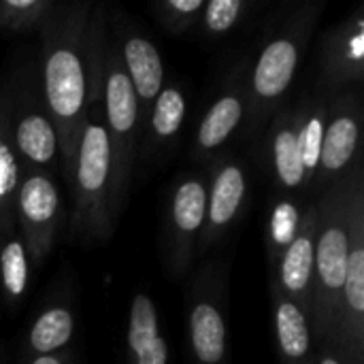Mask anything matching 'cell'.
Returning a JSON list of instances; mask_svg holds the SVG:
<instances>
[{
	"label": "cell",
	"mask_w": 364,
	"mask_h": 364,
	"mask_svg": "<svg viewBox=\"0 0 364 364\" xmlns=\"http://www.w3.org/2000/svg\"><path fill=\"white\" fill-rule=\"evenodd\" d=\"M21 181V162L13 147L4 85L0 77V237H17L15 196Z\"/></svg>",
	"instance_id": "cell-20"
},
{
	"label": "cell",
	"mask_w": 364,
	"mask_h": 364,
	"mask_svg": "<svg viewBox=\"0 0 364 364\" xmlns=\"http://www.w3.org/2000/svg\"><path fill=\"white\" fill-rule=\"evenodd\" d=\"M30 282V258L17 237H0V294L6 305H17Z\"/></svg>",
	"instance_id": "cell-25"
},
{
	"label": "cell",
	"mask_w": 364,
	"mask_h": 364,
	"mask_svg": "<svg viewBox=\"0 0 364 364\" xmlns=\"http://www.w3.org/2000/svg\"><path fill=\"white\" fill-rule=\"evenodd\" d=\"M320 77L316 90L335 94L356 90L364 79V11L356 6L339 23L328 28L318 43Z\"/></svg>",
	"instance_id": "cell-12"
},
{
	"label": "cell",
	"mask_w": 364,
	"mask_h": 364,
	"mask_svg": "<svg viewBox=\"0 0 364 364\" xmlns=\"http://www.w3.org/2000/svg\"><path fill=\"white\" fill-rule=\"evenodd\" d=\"M28 364H68V360L58 352V354H49V356H34Z\"/></svg>",
	"instance_id": "cell-30"
},
{
	"label": "cell",
	"mask_w": 364,
	"mask_h": 364,
	"mask_svg": "<svg viewBox=\"0 0 364 364\" xmlns=\"http://www.w3.org/2000/svg\"><path fill=\"white\" fill-rule=\"evenodd\" d=\"M247 119V58L237 64L220 94L213 98L209 109L198 122L192 143V158L198 162L211 160L218 151L235 136L237 130L245 128Z\"/></svg>",
	"instance_id": "cell-15"
},
{
	"label": "cell",
	"mask_w": 364,
	"mask_h": 364,
	"mask_svg": "<svg viewBox=\"0 0 364 364\" xmlns=\"http://www.w3.org/2000/svg\"><path fill=\"white\" fill-rule=\"evenodd\" d=\"M9 130L21 168L41 171L60 177V143L58 130L45 105L36 55L19 49L2 77Z\"/></svg>",
	"instance_id": "cell-5"
},
{
	"label": "cell",
	"mask_w": 364,
	"mask_h": 364,
	"mask_svg": "<svg viewBox=\"0 0 364 364\" xmlns=\"http://www.w3.org/2000/svg\"><path fill=\"white\" fill-rule=\"evenodd\" d=\"M322 2H305L275 21L258 53L247 58V119L245 139H260L271 117L288 102L301 60L318 23Z\"/></svg>",
	"instance_id": "cell-4"
},
{
	"label": "cell",
	"mask_w": 364,
	"mask_h": 364,
	"mask_svg": "<svg viewBox=\"0 0 364 364\" xmlns=\"http://www.w3.org/2000/svg\"><path fill=\"white\" fill-rule=\"evenodd\" d=\"M271 301L279 364H314L316 346L307 314L275 286H271Z\"/></svg>",
	"instance_id": "cell-18"
},
{
	"label": "cell",
	"mask_w": 364,
	"mask_h": 364,
	"mask_svg": "<svg viewBox=\"0 0 364 364\" xmlns=\"http://www.w3.org/2000/svg\"><path fill=\"white\" fill-rule=\"evenodd\" d=\"M360 128L363 102L358 90H343L326 96V122L318 171L309 188V198L316 200L333 183L350 177L360 164Z\"/></svg>",
	"instance_id": "cell-7"
},
{
	"label": "cell",
	"mask_w": 364,
	"mask_h": 364,
	"mask_svg": "<svg viewBox=\"0 0 364 364\" xmlns=\"http://www.w3.org/2000/svg\"><path fill=\"white\" fill-rule=\"evenodd\" d=\"M53 9L51 0H0V34H38Z\"/></svg>",
	"instance_id": "cell-26"
},
{
	"label": "cell",
	"mask_w": 364,
	"mask_h": 364,
	"mask_svg": "<svg viewBox=\"0 0 364 364\" xmlns=\"http://www.w3.org/2000/svg\"><path fill=\"white\" fill-rule=\"evenodd\" d=\"M207 213V179L181 177L168 192L162 222V256L171 279L181 282L196 258Z\"/></svg>",
	"instance_id": "cell-9"
},
{
	"label": "cell",
	"mask_w": 364,
	"mask_h": 364,
	"mask_svg": "<svg viewBox=\"0 0 364 364\" xmlns=\"http://www.w3.org/2000/svg\"><path fill=\"white\" fill-rule=\"evenodd\" d=\"M113 45L136 94L141 119L147 122L149 109L164 87V62L160 49L147 36L132 30L124 17L113 19Z\"/></svg>",
	"instance_id": "cell-16"
},
{
	"label": "cell",
	"mask_w": 364,
	"mask_h": 364,
	"mask_svg": "<svg viewBox=\"0 0 364 364\" xmlns=\"http://www.w3.org/2000/svg\"><path fill=\"white\" fill-rule=\"evenodd\" d=\"M318 232L316 200L307 203L299 232L282 254L279 262L271 269V286L284 296L294 301L309 318L311 314V286H314V252Z\"/></svg>",
	"instance_id": "cell-17"
},
{
	"label": "cell",
	"mask_w": 364,
	"mask_h": 364,
	"mask_svg": "<svg viewBox=\"0 0 364 364\" xmlns=\"http://www.w3.org/2000/svg\"><path fill=\"white\" fill-rule=\"evenodd\" d=\"M360 183H364L363 164L350 177L333 183L316 196L318 232L309 314V326L316 348L339 346V316L350 250L352 203Z\"/></svg>",
	"instance_id": "cell-2"
},
{
	"label": "cell",
	"mask_w": 364,
	"mask_h": 364,
	"mask_svg": "<svg viewBox=\"0 0 364 364\" xmlns=\"http://www.w3.org/2000/svg\"><path fill=\"white\" fill-rule=\"evenodd\" d=\"M149 9L168 34L183 36L200 23L205 0H160Z\"/></svg>",
	"instance_id": "cell-27"
},
{
	"label": "cell",
	"mask_w": 364,
	"mask_h": 364,
	"mask_svg": "<svg viewBox=\"0 0 364 364\" xmlns=\"http://www.w3.org/2000/svg\"><path fill=\"white\" fill-rule=\"evenodd\" d=\"M186 119V94L177 83L164 85L158 98L154 100L147 126H149V143L154 149H160L162 145L171 143Z\"/></svg>",
	"instance_id": "cell-22"
},
{
	"label": "cell",
	"mask_w": 364,
	"mask_h": 364,
	"mask_svg": "<svg viewBox=\"0 0 364 364\" xmlns=\"http://www.w3.org/2000/svg\"><path fill=\"white\" fill-rule=\"evenodd\" d=\"M326 96L328 94L314 87L311 92H307L305 96H301L294 102L301 162H303V171L307 175V196H309V188H311V181L318 171V160H320V149H322L324 122H326Z\"/></svg>",
	"instance_id": "cell-21"
},
{
	"label": "cell",
	"mask_w": 364,
	"mask_h": 364,
	"mask_svg": "<svg viewBox=\"0 0 364 364\" xmlns=\"http://www.w3.org/2000/svg\"><path fill=\"white\" fill-rule=\"evenodd\" d=\"M17 235L28 252L32 267H43L66 224L60 186L41 171L21 168L15 196Z\"/></svg>",
	"instance_id": "cell-8"
},
{
	"label": "cell",
	"mask_w": 364,
	"mask_h": 364,
	"mask_svg": "<svg viewBox=\"0 0 364 364\" xmlns=\"http://www.w3.org/2000/svg\"><path fill=\"white\" fill-rule=\"evenodd\" d=\"M126 343L132 364H168V346L160 333L158 309L145 292H136L132 299Z\"/></svg>",
	"instance_id": "cell-19"
},
{
	"label": "cell",
	"mask_w": 364,
	"mask_h": 364,
	"mask_svg": "<svg viewBox=\"0 0 364 364\" xmlns=\"http://www.w3.org/2000/svg\"><path fill=\"white\" fill-rule=\"evenodd\" d=\"M339 348L350 364H364V183L352 203L350 250L341 292Z\"/></svg>",
	"instance_id": "cell-13"
},
{
	"label": "cell",
	"mask_w": 364,
	"mask_h": 364,
	"mask_svg": "<svg viewBox=\"0 0 364 364\" xmlns=\"http://www.w3.org/2000/svg\"><path fill=\"white\" fill-rule=\"evenodd\" d=\"M75 333V316L70 309L55 305L45 309L32 324L28 333V348L34 356L58 354L68 346Z\"/></svg>",
	"instance_id": "cell-24"
},
{
	"label": "cell",
	"mask_w": 364,
	"mask_h": 364,
	"mask_svg": "<svg viewBox=\"0 0 364 364\" xmlns=\"http://www.w3.org/2000/svg\"><path fill=\"white\" fill-rule=\"evenodd\" d=\"M305 207H307V203H301V200H294L288 196H277L275 203L271 205L267 228H264V243H267L271 269L279 262L282 254L296 237Z\"/></svg>",
	"instance_id": "cell-23"
},
{
	"label": "cell",
	"mask_w": 364,
	"mask_h": 364,
	"mask_svg": "<svg viewBox=\"0 0 364 364\" xmlns=\"http://www.w3.org/2000/svg\"><path fill=\"white\" fill-rule=\"evenodd\" d=\"M314 364H350L339 346H320L316 348Z\"/></svg>",
	"instance_id": "cell-29"
},
{
	"label": "cell",
	"mask_w": 364,
	"mask_h": 364,
	"mask_svg": "<svg viewBox=\"0 0 364 364\" xmlns=\"http://www.w3.org/2000/svg\"><path fill=\"white\" fill-rule=\"evenodd\" d=\"M250 200V166L243 156H220L207 181L205 228L196 256L209 254L241 220Z\"/></svg>",
	"instance_id": "cell-11"
},
{
	"label": "cell",
	"mask_w": 364,
	"mask_h": 364,
	"mask_svg": "<svg viewBox=\"0 0 364 364\" xmlns=\"http://www.w3.org/2000/svg\"><path fill=\"white\" fill-rule=\"evenodd\" d=\"M250 6L252 4L247 0H209V2H205L203 15H200L203 34L209 38L226 36L245 19Z\"/></svg>",
	"instance_id": "cell-28"
},
{
	"label": "cell",
	"mask_w": 364,
	"mask_h": 364,
	"mask_svg": "<svg viewBox=\"0 0 364 364\" xmlns=\"http://www.w3.org/2000/svg\"><path fill=\"white\" fill-rule=\"evenodd\" d=\"M90 2L55 4L41 28L36 53L45 105L58 130L60 177L73 179L90 98Z\"/></svg>",
	"instance_id": "cell-1"
},
{
	"label": "cell",
	"mask_w": 364,
	"mask_h": 364,
	"mask_svg": "<svg viewBox=\"0 0 364 364\" xmlns=\"http://www.w3.org/2000/svg\"><path fill=\"white\" fill-rule=\"evenodd\" d=\"M226 279L218 262L198 271L188 292V331L194 358L200 364L226 363Z\"/></svg>",
	"instance_id": "cell-10"
},
{
	"label": "cell",
	"mask_w": 364,
	"mask_h": 364,
	"mask_svg": "<svg viewBox=\"0 0 364 364\" xmlns=\"http://www.w3.org/2000/svg\"><path fill=\"white\" fill-rule=\"evenodd\" d=\"M262 164L271 177L277 196H288L301 203H311L307 196V175L301 162L296 107L286 102L269 122L262 136Z\"/></svg>",
	"instance_id": "cell-14"
},
{
	"label": "cell",
	"mask_w": 364,
	"mask_h": 364,
	"mask_svg": "<svg viewBox=\"0 0 364 364\" xmlns=\"http://www.w3.org/2000/svg\"><path fill=\"white\" fill-rule=\"evenodd\" d=\"M102 117L113 151L115 188L122 203L126 205L141 136V107L122 58L109 38L102 58Z\"/></svg>",
	"instance_id": "cell-6"
},
{
	"label": "cell",
	"mask_w": 364,
	"mask_h": 364,
	"mask_svg": "<svg viewBox=\"0 0 364 364\" xmlns=\"http://www.w3.org/2000/svg\"><path fill=\"white\" fill-rule=\"evenodd\" d=\"M70 194V237L83 245H102L113 237L124 203L115 188L113 151L102 117V92L90 94Z\"/></svg>",
	"instance_id": "cell-3"
}]
</instances>
